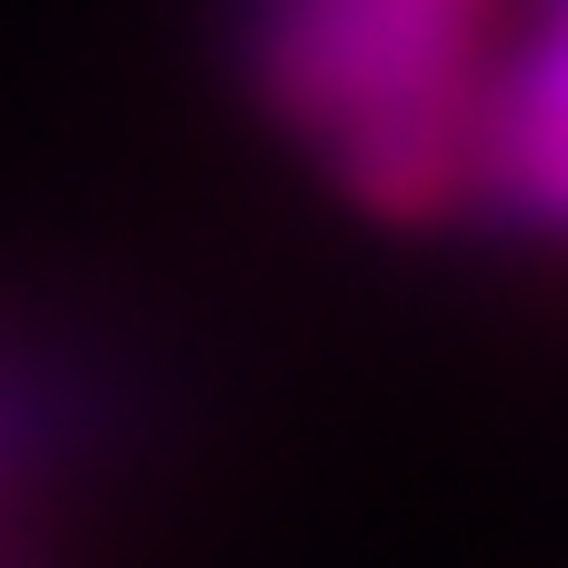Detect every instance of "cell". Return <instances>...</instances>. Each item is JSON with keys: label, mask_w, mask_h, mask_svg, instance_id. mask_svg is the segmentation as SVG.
I'll use <instances>...</instances> for the list:
<instances>
[{"label": "cell", "mask_w": 568, "mask_h": 568, "mask_svg": "<svg viewBox=\"0 0 568 568\" xmlns=\"http://www.w3.org/2000/svg\"><path fill=\"white\" fill-rule=\"evenodd\" d=\"M10 459H20V379L0 369V469H10Z\"/></svg>", "instance_id": "2"}, {"label": "cell", "mask_w": 568, "mask_h": 568, "mask_svg": "<svg viewBox=\"0 0 568 568\" xmlns=\"http://www.w3.org/2000/svg\"><path fill=\"white\" fill-rule=\"evenodd\" d=\"M469 220H499L529 250H568V0H509L499 20Z\"/></svg>", "instance_id": "1"}]
</instances>
